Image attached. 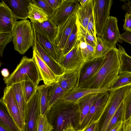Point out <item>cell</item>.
<instances>
[{
    "label": "cell",
    "instance_id": "cell-1",
    "mask_svg": "<svg viewBox=\"0 0 131 131\" xmlns=\"http://www.w3.org/2000/svg\"><path fill=\"white\" fill-rule=\"evenodd\" d=\"M120 62L118 49H110L104 57L102 64L91 77L78 86L99 89L110 92V88L119 72Z\"/></svg>",
    "mask_w": 131,
    "mask_h": 131
},
{
    "label": "cell",
    "instance_id": "cell-2",
    "mask_svg": "<svg viewBox=\"0 0 131 131\" xmlns=\"http://www.w3.org/2000/svg\"><path fill=\"white\" fill-rule=\"evenodd\" d=\"M3 80L9 86L25 81H31L38 85L42 79L34 57L29 58L24 56L14 70L8 77L4 78Z\"/></svg>",
    "mask_w": 131,
    "mask_h": 131
},
{
    "label": "cell",
    "instance_id": "cell-3",
    "mask_svg": "<svg viewBox=\"0 0 131 131\" xmlns=\"http://www.w3.org/2000/svg\"><path fill=\"white\" fill-rule=\"evenodd\" d=\"M12 34L14 49L20 54H25L30 47L33 46L34 30L29 20L16 21Z\"/></svg>",
    "mask_w": 131,
    "mask_h": 131
},
{
    "label": "cell",
    "instance_id": "cell-4",
    "mask_svg": "<svg viewBox=\"0 0 131 131\" xmlns=\"http://www.w3.org/2000/svg\"><path fill=\"white\" fill-rule=\"evenodd\" d=\"M130 88L126 86L110 91L106 111L103 115V120L99 125L98 131H106L113 118Z\"/></svg>",
    "mask_w": 131,
    "mask_h": 131
},
{
    "label": "cell",
    "instance_id": "cell-5",
    "mask_svg": "<svg viewBox=\"0 0 131 131\" xmlns=\"http://www.w3.org/2000/svg\"><path fill=\"white\" fill-rule=\"evenodd\" d=\"M75 13H72L63 23L58 26L57 35L53 45L59 63L63 56V50L67 40L76 25Z\"/></svg>",
    "mask_w": 131,
    "mask_h": 131
},
{
    "label": "cell",
    "instance_id": "cell-6",
    "mask_svg": "<svg viewBox=\"0 0 131 131\" xmlns=\"http://www.w3.org/2000/svg\"><path fill=\"white\" fill-rule=\"evenodd\" d=\"M53 106L59 112L57 118L56 131H62L68 124L73 123L79 114L77 104L61 100Z\"/></svg>",
    "mask_w": 131,
    "mask_h": 131
},
{
    "label": "cell",
    "instance_id": "cell-7",
    "mask_svg": "<svg viewBox=\"0 0 131 131\" xmlns=\"http://www.w3.org/2000/svg\"><path fill=\"white\" fill-rule=\"evenodd\" d=\"M3 93L0 103L4 106L20 131H25V125L22 119L12 86L6 85Z\"/></svg>",
    "mask_w": 131,
    "mask_h": 131
},
{
    "label": "cell",
    "instance_id": "cell-8",
    "mask_svg": "<svg viewBox=\"0 0 131 131\" xmlns=\"http://www.w3.org/2000/svg\"><path fill=\"white\" fill-rule=\"evenodd\" d=\"M112 4V0H94L93 15L96 35L101 36Z\"/></svg>",
    "mask_w": 131,
    "mask_h": 131
},
{
    "label": "cell",
    "instance_id": "cell-9",
    "mask_svg": "<svg viewBox=\"0 0 131 131\" xmlns=\"http://www.w3.org/2000/svg\"><path fill=\"white\" fill-rule=\"evenodd\" d=\"M110 92L101 93L91 106L80 126V129H86L92 124L100 122L106 111Z\"/></svg>",
    "mask_w": 131,
    "mask_h": 131
},
{
    "label": "cell",
    "instance_id": "cell-10",
    "mask_svg": "<svg viewBox=\"0 0 131 131\" xmlns=\"http://www.w3.org/2000/svg\"><path fill=\"white\" fill-rule=\"evenodd\" d=\"M79 41L77 39L73 48L63 56L59 62L65 72L81 69L85 63L79 48Z\"/></svg>",
    "mask_w": 131,
    "mask_h": 131
},
{
    "label": "cell",
    "instance_id": "cell-11",
    "mask_svg": "<svg viewBox=\"0 0 131 131\" xmlns=\"http://www.w3.org/2000/svg\"><path fill=\"white\" fill-rule=\"evenodd\" d=\"M117 23L116 17L110 16L100 36L110 49L116 48L118 42H122Z\"/></svg>",
    "mask_w": 131,
    "mask_h": 131
},
{
    "label": "cell",
    "instance_id": "cell-12",
    "mask_svg": "<svg viewBox=\"0 0 131 131\" xmlns=\"http://www.w3.org/2000/svg\"><path fill=\"white\" fill-rule=\"evenodd\" d=\"M79 0H63L51 18L58 26L65 22L73 13H76L80 6Z\"/></svg>",
    "mask_w": 131,
    "mask_h": 131
},
{
    "label": "cell",
    "instance_id": "cell-13",
    "mask_svg": "<svg viewBox=\"0 0 131 131\" xmlns=\"http://www.w3.org/2000/svg\"><path fill=\"white\" fill-rule=\"evenodd\" d=\"M40 94L37 91L27 103L25 113V120L27 122L26 131H36L37 117L40 113Z\"/></svg>",
    "mask_w": 131,
    "mask_h": 131
},
{
    "label": "cell",
    "instance_id": "cell-14",
    "mask_svg": "<svg viewBox=\"0 0 131 131\" xmlns=\"http://www.w3.org/2000/svg\"><path fill=\"white\" fill-rule=\"evenodd\" d=\"M33 57L41 74L44 85L50 86L57 83L61 76L56 74L42 59L33 48Z\"/></svg>",
    "mask_w": 131,
    "mask_h": 131
},
{
    "label": "cell",
    "instance_id": "cell-15",
    "mask_svg": "<svg viewBox=\"0 0 131 131\" xmlns=\"http://www.w3.org/2000/svg\"><path fill=\"white\" fill-rule=\"evenodd\" d=\"M17 19L27 20L29 11L30 0H10L3 1Z\"/></svg>",
    "mask_w": 131,
    "mask_h": 131
},
{
    "label": "cell",
    "instance_id": "cell-16",
    "mask_svg": "<svg viewBox=\"0 0 131 131\" xmlns=\"http://www.w3.org/2000/svg\"><path fill=\"white\" fill-rule=\"evenodd\" d=\"M3 0L0 3V33H11L17 20Z\"/></svg>",
    "mask_w": 131,
    "mask_h": 131
},
{
    "label": "cell",
    "instance_id": "cell-17",
    "mask_svg": "<svg viewBox=\"0 0 131 131\" xmlns=\"http://www.w3.org/2000/svg\"><path fill=\"white\" fill-rule=\"evenodd\" d=\"M34 30L48 37L53 44L56 36L58 27L48 17L42 23L31 22Z\"/></svg>",
    "mask_w": 131,
    "mask_h": 131
},
{
    "label": "cell",
    "instance_id": "cell-18",
    "mask_svg": "<svg viewBox=\"0 0 131 131\" xmlns=\"http://www.w3.org/2000/svg\"><path fill=\"white\" fill-rule=\"evenodd\" d=\"M33 47L41 58L54 73L58 75L61 76L65 73V70L59 63L53 59L35 40Z\"/></svg>",
    "mask_w": 131,
    "mask_h": 131
},
{
    "label": "cell",
    "instance_id": "cell-19",
    "mask_svg": "<svg viewBox=\"0 0 131 131\" xmlns=\"http://www.w3.org/2000/svg\"><path fill=\"white\" fill-rule=\"evenodd\" d=\"M81 69L65 72L60 76L58 83L67 93L78 86Z\"/></svg>",
    "mask_w": 131,
    "mask_h": 131
},
{
    "label": "cell",
    "instance_id": "cell-20",
    "mask_svg": "<svg viewBox=\"0 0 131 131\" xmlns=\"http://www.w3.org/2000/svg\"><path fill=\"white\" fill-rule=\"evenodd\" d=\"M102 93H95L89 94L82 97L79 100L77 104L79 115V126L82 124L94 102Z\"/></svg>",
    "mask_w": 131,
    "mask_h": 131
},
{
    "label": "cell",
    "instance_id": "cell-21",
    "mask_svg": "<svg viewBox=\"0 0 131 131\" xmlns=\"http://www.w3.org/2000/svg\"><path fill=\"white\" fill-rule=\"evenodd\" d=\"M103 58H96L85 62L81 69L78 86L90 78L97 72L102 64Z\"/></svg>",
    "mask_w": 131,
    "mask_h": 131
},
{
    "label": "cell",
    "instance_id": "cell-22",
    "mask_svg": "<svg viewBox=\"0 0 131 131\" xmlns=\"http://www.w3.org/2000/svg\"><path fill=\"white\" fill-rule=\"evenodd\" d=\"M105 92H107L103 89L82 88L77 86L69 92L61 100L63 101L77 104L80 99L88 95Z\"/></svg>",
    "mask_w": 131,
    "mask_h": 131
},
{
    "label": "cell",
    "instance_id": "cell-23",
    "mask_svg": "<svg viewBox=\"0 0 131 131\" xmlns=\"http://www.w3.org/2000/svg\"><path fill=\"white\" fill-rule=\"evenodd\" d=\"M94 3V0H87L83 5H80L75 13L77 20L86 29L93 16Z\"/></svg>",
    "mask_w": 131,
    "mask_h": 131
},
{
    "label": "cell",
    "instance_id": "cell-24",
    "mask_svg": "<svg viewBox=\"0 0 131 131\" xmlns=\"http://www.w3.org/2000/svg\"><path fill=\"white\" fill-rule=\"evenodd\" d=\"M24 81H23L14 84L12 86L22 119L25 126V113L27 103L24 92Z\"/></svg>",
    "mask_w": 131,
    "mask_h": 131
},
{
    "label": "cell",
    "instance_id": "cell-25",
    "mask_svg": "<svg viewBox=\"0 0 131 131\" xmlns=\"http://www.w3.org/2000/svg\"><path fill=\"white\" fill-rule=\"evenodd\" d=\"M67 93L58 82L49 86L48 91L49 112L53 105L62 100Z\"/></svg>",
    "mask_w": 131,
    "mask_h": 131
},
{
    "label": "cell",
    "instance_id": "cell-26",
    "mask_svg": "<svg viewBox=\"0 0 131 131\" xmlns=\"http://www.w3.org/2000/svg\"><path fill=\"white\" fill-rule=\"evenodd\" d=\"M34 40L57 62V54L52 42L46 37L34 30Z\"/></svg>",
    "mask_w": 131,
    "mask_h": 131
},
{
    "label": "cell",
    "instance_id": "cell-27",
    "mask_svg": "<svg viewBox=\"0 0 131 131\" xmlns=\"http://www.w3.org/2000/svg\"><path fill=\"white\" fill-rule=\"evenodd\" d=\"M28 18L31 22L41 23L48 20L49 17L41 8L32 2L30 3Z\"/></svg>",
    "mask_w": 131,
    "mask_h": 131
},
{
    "label": "cell",
    "instance_id": "cell-28",
    "mask_svg": "<svg viewBox=\"0 0 131 131\" xmlns=\"http://www.w3.org/2000/svg\"><path fill=\"white\" fill-rule=\"evenodd\" d=\"M77 39L79 41L85 42L95 47L96 45V38L89 32L77 20Z\"/></svg>",
    "mask_w": 131,
    "mask_h": 131
},
{
    "label": "cell",
    "instance_id": "cell-29",
    "mask_svg": "<svg viewBox=\"0 0 131 131\" xmlns=\"http://www.w3.org/2000/svg\"><path fill=\"white\" fill-rule=\"evenodd\" d=\"M0 109V125L8 131H20L9 114L4 110L3 104Z\"/></svg>",
    "mask_w": 131,
    "mask_h": 131
},
{
    "label": "cell",
    "instance_id": "cell-30",
    "mask_svg": "<svg viewBox=\"0 0 131 131\" xmlns=\"http://www.w3.org/2000/svg\"><path fill=\"white\" fill-rule=\"evenodd\" d=\"M49 87L45 85L38 86L40 94V114H45L49 112L48 91Z\"/></svg>",
    "mask_w": 131,
    "mask_h": 131
},
{
    "label": "cell",
    "instance_id": "cell-31",
    "mask_svg": "<svg viewBox=\"0 0 131 131\" xmlns=\"http://www.w3.org/2000/svg\"><path fill=\"white\" fill-rule=\"evenodd\" d=\"M118 49L120 62L119 72L131 73V57L128 55L123 47L118 45Z\"/></svg>",
    "mask_w": 131,
    "mask_h": 131
},
{
    "label": "cell",
    "instance_id": "cell-32",
    "mask_svg": "<svg viewBox=\"0 0 131 131\" xmlns=\"http://www.w3.org/2000/svg\"><path fill=\"white\" fill-rule=\"evenodd\" d=\"M131 85V73H119L117 78L111 86L110 91L127 85Z\"/></svg>",
    "mask_w": 131,
    "mask_h": 131
},
{
    "label": "cell",
    "instance_id": "cell-33",
    "mask_svg": "<svg viewBox=\"0 0 131 131\" xmlns=\"http://www.w3.org/2000/svg\"><path fill=\"white\" fill-rule=\"evenodd\" d=\"M110 49L101 37L96 35V45L94 47V59L104 57Z\"/></svg>",
    "mask_w": 131,
    "mask_h": 131
},
{
    "label": "cell",
    "instance_id": "cell-34",
    "mask_svg": "<svg viewBox=\"0 0 131 131\" xmlns=\"http://www.w3.org/2000/svg\"><path fill=\"white\" fill-rule=\"evenodd\" d=\"M79 41L80 51L85 62L94 59V47L85 42Z\"/></svg>",
    "mask_w": 131,
    "mask_h": 131
},
{
    "label": "cell",
    "instance_id": "cell-35",
    "mask_svg": "<svg viewBox=\"0 0 131 131\" xmlns=\"http://www.w3.org/2000/svg\"><path fill=\"white\" fill-rule=\"evenodd\" d=\"M53 128L49 123L46 114H39L37 117L36 131H52Z\"/></svg>",
    "mask_w": 131,
    "mask_h": 131
},
{
    "label": "cell",
    "instance_id": "cell-36",
    "mask_svg": "<svg viewBox=\"0 0 131 131\" xmlns=\"http://www.w3.org/2000/svg\"><path fill=\"white\" fill-rule=\"evenodd\" d=\"M38 86L31 81H24V92L27 103L36 92Z\"/></svg>",
    "mask_w": 131,
    "mask_h": 131
},
{
    "label": "cell",
    "instance_id": "cell-37",
    "mask_svg": "<svg viewBox=\"0 0 131 131\" xmlns=\"http://www.w3.org/2000/svg\"><path fill=\"white\" fill-rule=\"evenodd\" d=\"M130 89L124 99L121 120L124 121L131 115V85Z\"/></svg>",
    "mask_w": 131,
    "mask_h": 131
},
{
    "label": "cell",
    "instance_id": "cell-38",
    "mask_svg": "<svg viewBox=\"0 0 131 131\" xmlns=\"http://www.w3.org/2000/svg\"><path fill=\"white\" fill-rule=\"evenodd\" d=\"M77 28L76 23L64 47L63 56L69 52L74 47L77 40Z\"/></svg>",
    "mask_w": 131,
    "mask_h": 131
},
{
    "label": "cell",
    "instance_id": "cell-39",
    "mask_svg": "<svg viewBox=\"0 0 131 131\" xmlns=\"http://www.w3.org/2000/svg\"><path fill=\"white\" fill-rule=\"evenodd\" d=\"M32 3L42 8L51 18L54 15L55 11L46 2V0H32Z\"/></svg>",
    "mask_w": 131,
    "mask_h": 131
},
{
    "label": "cell",
    "instance_id": "cell-40",
    "mask_svg": "<svg viewBox=\"0 0 131 131\" xmlns=\"http://www.w3.org/2000/svg\"><path fill=\"white\" fill-rule=\"evenodd\" d=\"M12 35L11 33H0V56H3V51L7 44L13 40Z\"/></svg>",
    "mask_w": 131,
    "mask_h": 131
},
{
    "label": "cell",
    "instance_id": "cell-41",
    "mask_svg": "<svg viewBox=\"0 0 131 131\" xmlns=\"http://www.w3.org/2000/svg\"><path fill=\"white\" fill-rule=\"evenodd\" d=\"M123 28L125 31L131 32V14L127 12L125 16Z\"/></svg>",
    "mask_w": 131,
    "mask_h": 131
},
{
    "label": "cell",
    "instance_id": "cell-42",
    "mask_svg": "<svg viewBox=\"0 0 131 131\" xmlns=\"http://www.w3.org/2000/svg\"><path fill=\"white\" fill-rule=\"evenodd\" d=\"M86 30L92 35L96 38V35L94 27L93 15L89 20Z\"/></svg>",
    "mask_w": 131,
    "mask_h": 131
},
{
    "label": "cell",
    "instance_id": "cell-43",
    "mask_svg": "<svg viewBox=\"0 0 131 131\" xmlns=\"http://www.w3.org/2000/svg\"><path fill=\"white\" fill-rule=\"evenodd\" d=\"M51 7L56 11L61 4L63 0H46Z\"/></svg>",
    "mask_w": 131,
    "mask_h": 131
},
{
    "label": "cell",
    "instance_id": "cell-44",
    "mask_svg": "<svg viewBox=\"0 0 131 131\" xmlns=\"http://www.w3.org/2000/svg\"><path fill=\"white\" fill-rule=\"evenodd\" d=\"M122 40L131 44V32L125 31L121 34Z\"/></svg>",
    "mask_w": 131,
    "mask_h": 131
},
{
    "label": "cell",
    "instance_id": "cell-45",
    "mask_svg": "<svg viewBox=\"0 0 131 131\" xmlns=\"http://www.w3.org/2000/svg\"><path fill=\"white\" fill-rule=\"evenodd\" d=\"M123 131H131V115L124 122Z\"/></svg>",
    "mask_w": 131,
    "mask_h": 131
},
{
    "label": "cell",
    "instance_id": "cell-46",
    "mask_svg": "<svg viewBox=\"0 0 131 131\" xmlns=\"http://www.w3.org/2000/svg\"><path fill=\"white\" fill-rule=\"evenodd\" d=\"M124 121H119L110 131H121L123 127Z\"/></svg>",
    "mask_w": 131,
    "mask_h": 131
},
{
    "label": "cell",
    "instance_id": "cell-47",
    "mask_svg": "<svg viewBox=\"0 0 131 131\" xmlns=\"http://www.w3.org/2000/svg\"><path fill=\"white\" fill-rule=\"evenodd\" d=\"M100 122L93 123L89 126L84 131H98Z\"/></svg>",
    "mask_w": 131,
    "mask_h": 131
},
{
    "label": "cell",
    "instance_id": "cell-48",
    "mask_svg": "<svg viewBox=\"0 0 131 131\" xmlns=\"http://www.w3.org/2000/svg\"><path fill=\"white\" fill-rule=\"evenodd\" d=\"M125 2L123 6V9L131 14V2L128 1Z\"/></svg>",
    "mask_w": 131,
    "mask_h": 131
},
{
    "label": "cell",
    "instance_id": "cell-49",
    "mask_svg": "<svg viewBox=\"0 0 131 131\" xmlns=\"http://www.w3.org/2000/svg\"><path fill=\"white\" fill-rule=\"evenodd\" d=\"M73 127V123H70L68 124L62 131H76Z\"/></svg>",
    "mask_w": 131,
    "mask_h": 131
},
{
    "label": "cell",
    "instance_id": "cell-50",
    "mask_svg": "<svg viewBox=\"0 0 131 131\" xmlns=\"http://www.w3.org/2000/svg\"><path fill=\"white\" fill-rule=\"evenodd\" d=\"M1 72L2 75L4 78H7L9 75V71L6 68H4L2 70Z\"/></svg>",
    "mask_w": 131,
    "mask_h": 131
},
{
    "label": "cell",
    "instance_id": "cell-51",
    "mask_svg": "<svg viewBox=\"0 0 131 131\" xmlns=\"http://www.w3.org/2000/svg\"><path fill=\"white\" fill-rule=\"evenodd\" d=\"M87 0H79L80 5H83L87 1Z\"/></svg>",
    "mask_w": 131,
    "mask_h": 131
},
{
    "label": "cell",
    "instance_id": "cell-52",
    "mask_svg": "<svg viewBox=\"0 0 131 131\" xmlns=\"http://www.w3.org/2000/svg\"><path fill=\"white\" fill-rule=\"evenodd\" d=\"M0 131H8L2 126L0 125Z\"/></svg>",
    "mask_w": 131,
    "mask_h": 131
},
{
    "label": "cell",
    "instance_id": "cell-53",
    "mask_svg": "<svg viewBox=\"0 0 131 131\" xmlns=\"http://www.w3.org/2000/svg\"><path fill=\"white\" fill-rule=\"evenodd\" d=\"M85 129V128H84L81 130L79 129L77 130H76V131H84Z\"/></svg>",
    "mask_w": 131,
    "mask_h": 131
},
{
    "label": "cell",
    "instance_id": "cell-54",
    "mask_svg": "<svg viewBox=\"0 0 131 131\" xmlns=\"http://www.w3.org/2000/svg\"><path fill=\"white\" fill-rule=\"evenodd\" d=\"M121 131H123V129H122V130Z\"/></svg>",
    "mask_w": 131,
    "mask_h": 131
}]
</instances>
